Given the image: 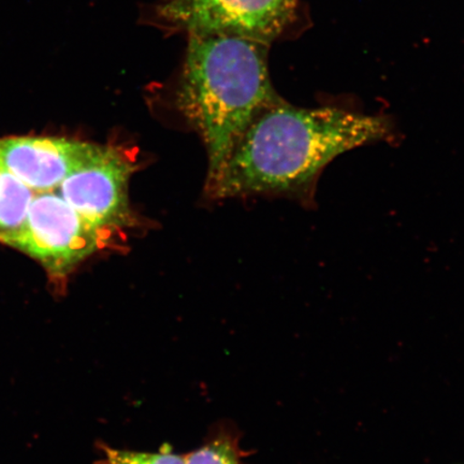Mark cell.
<instances>
[{
    "label": "cell",
    "instance_id": "obj_1",
    "mask_svg": "<svg viewBox=\"0 0 464 464\" xmlns=\"http://www.w3.org/2000/svg\"><path fill=\"white\" fill-rule=\"evenodd\" d=\"M393 138L385 116L336 107L297 108L281 98L255 116L207 191L222 199L255 194L309 199L330 161Z\"/></svg>",
    "mask_w": 464,
    "mask_h": 464
},
{
    "label": "cell",
    "instance_id": "obj_2",
    "mask_svg": "<svg viewBox=\"0 0 464 464\" xmlns=\"http://www.w3.org/2000/svg\"><path fill=\"white\" fill-rule=\"evenodd\" d=\"M280 100L271 84L268 44L226 34H189L177 104L206 145L207 185L255 116Z\"/></svg>",
    "mask_w": 464,
    "mask_h": 464
},
{
    "label": "cell",
    "instance_id": "obj_3",
    "mask_svg": "<svg viewBox=\"0 0 464 464\" xmlns=\"http://www.w3.org/2000/svg\"><path fill=\"white\" fill-rule=\"evenodd\" d=\"M24 188L26 217L14 248L39 261L61 290L83 260L106 246L112 232L81 216L63 198L60 188L34 191L24 185Z\"/></svg>",
    "mask_w": 464,
    "mask_h": 464
},
{
    "label": "cell",
    "instance_id": "obj_4",
    "mask_svg": "<svg viewBox=\"0 0 464 464\" xmlns=\"http://www.w3.org/2000/svg\"><path fill=\"white\" fill-rule=\"evenodd\" d=\"M297 0H167L166 26L189 34H226L269 44L293 21Z\"/></svg>",
    "mask_w": 464,
    "mask_h": 464
},
{
    "label": "cell",
    "instance_id": "obj_5",
    "mask_svg": "<svg viewBox=\"0 0 464 464\" xmlns=\"http://www.w3.org/2000/svg\"><path fill=\"white\" fill-rule=\"evenodd\" d=\"M135 162L114 145H100L83 165L63 179L61 195L74 210L104 230L130 227L135 220L129 183Z\"/></svg>",
    "mask_w": 464,
    "mask_h": 464
},
{
    "label": "cell",
    "instance_id": "obj_6",
    "mask_svg": "<svg viewBox=\"0 0 464 464\" xmlns=\"http://www.w3.org/2000/svg\"><path fill=\"white\" fill-rule=\"evenodd\" d=\"M98 147L66 138H0V161L27 188L50 191L60 188Z\"/></svg>",
    "mask_w": 464,
    "mask_h": 464
},
{
    "label": "cell",
    "instance_id": "obj_7",
    "mask_svg": "<svg viewBox=\"0 0 464 464\" xmlns=\"http://www.w3.org/2000/svg\"><path fill=\"white\" fill-rule=\"evenodd\" d=\"M247 455L239 433L222 426L212 430L199 449L185 455V464H243Z\"/></svg>",
    "mask_w": 464,
    "mask_h": 464
},
{
    "label": "cell",
    "instance_id": "obj_8",
    "mask_svg": "<svg viewBox=\"0 0 464 464\" xmlns=\"http://www.w3.org/2000/svg\"><path fill=\"white\" fill-rule=\"evenodd\" d=\"M102 459L96 464H185V455L174 454L170 450L159 452H143L113 449L102 443L98 446Z\"/></svg>",
    "mask_w": 464,
    "mask_h": 464
}]
</instances>
